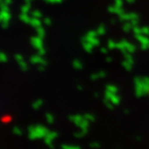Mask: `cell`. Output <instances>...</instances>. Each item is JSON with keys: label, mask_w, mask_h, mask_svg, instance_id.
<instances>
[{"label": "cell", "mask_w": 149, "mask_h": 149, "mask_svg": "<svg viewBox=\"0 0 149 149\" xmlns=\"http://www.w3.org/2000/svg\"><path fill=\"white\" fill-rule=\"evenodd\" d=\"M134 94L138 98L149 95V77L148 76H136L133 79Z\"/></svg>", "instance_id": "obj_1"}, {"label": "cell", "mask_w": 149, "mask_h": 149, "mask_svg": "<svg viewBox=\"0 0 149 149\" xmlns=\"http://www.w3.org/2000/svg\"><path fill=\"white\" fill-rule=\"evenodd\" d=\"M50 130L42 124L31 125L28 127V138L31 140L42 139L46 137Z\"/></svg>", "instance_id": "obj_2"}, {"label": "cell", "mask_w": 149, "mask_h": 149, "mask_svg": "<svg viewBox=\"0 0 149 149\" xmlns=\"http://www.w3.org/2000/svg\"><path fill=\"white\" fill-rule=\"evenodd\" d=\"M117 49L119 50L123 54L126 53V52L133 54L137 51V47L127 40L123 39L120 42H117Z\"/></svg>", "instance_id": "obj_3"}, {"label": "cell", "mask_w": 149, "mask_h": 149, "mask_svg": "<svg viewBox=\"0 0 149 149\" xmlns=\"http://www.w3.org/2000/svg\"><path fill=\"white\" fill-rule=\"evenodd\" d=\"M136 40L140 43V49L143 51L149 50V37L143 34H135Z\"/></svg>", "instance_id": "obj_4"}, {"label": "cell", "mask_w": 149, "mask_h": 149, "mask_svg": "<svg viewBox=\"0 0 149 149\" xmlns=\"http://www.w3.org/2000/svg\"><path fill=\"white\" fill-rule=\"evenodd\" d=\"M57 137H58V133L55 131H49L47 134L46 135V137L44 138V143L50 148H55L54 140L57 139Z\"/></svg>", "instance_id": "obj_5"}, {"label": "cell", "mask_w": 149, "mask_h": 149, "mask_svg": "<svg viewBox=\"0 0 149 149\" xmlns=\"http://www.w3.org/2000/svg\"><path fill=\"white\" fill-rule=\"evenodd\" d=\"M104 98L109 100L115 106L119 105L121 103V100H122L121 96L118 95V93H113V92L108 91H105V92H104Z\"/></svg>", "instance_id": "obj_6"}, {"label": "cell", "mask_w": 149, "mask_h": 149, "mask_svg": "<svg viewBox=\"0 0 149 149\" xmlns=\"http://www.w3.org/2000/svg\"><path fill=\"white\" fill-rule=\"evenodd\" d=\"M133 19H139V15L137 13H123L118 16V20L120 22H128Z\"/></svg>", "instance_id": "obj_7"}, {"label": "cell", "mask_w": 149, "mask_h": 149, "mask_svg": "<svg viewBox=\"0 0 149 149\" xmlns=\"http://www.w3.org/2000/svg\"><path fill=\"white\" fill-rule=\"evenodd\" d=\"M30 62L33 65H42L47 66L48 65L47 61L42 56H40L39 54L34 55L30 58Z\"/></svg>", "instance_id": "obj_8"}, {"label": "cell", "mask_w": 149, "mask_h": 149, "mask_svg": "<svg viewBox=\"0 0 149 149\" xmlns=\"http://www.w3.org/2000/svg\"><path fill=\"white\" fill-rule=\"evenodd\" d=\"M31 44H32V46L35 48V49L39 50L40 48H42L44 47V44H43V38L38 37V36L32 37V38H31Z\"/></svg>", "instance_id": "obj_9"}, {"label": "cell", "mask_w": 149, "mask_h": 149, "mask_svg": "<svg viewBox=\"0 0 149 149\" xmlns=\"http://www.w3.org/2000/svg\"><path fill=\"white\" fill-rule=\"evenodd\" d=\"M81 44H82V47L84 48V50H85L86 52H88V53H91L92 52H93V50H94V46L91 44L87 39H85V37H83L81 38Z\"/></svg>", "instance_id": "obj_10"}, {"label": "cell", "mask_w": 149, "mask_h": 149, "mask_svg": "<svg viewBox=\"0 0 149 149\" xmlns=\"http://www.w3.org/2000/svg\"><path fill=\"white\" fill-rule=\"evenodd\" d=\"M107 76V72L105 70H100L98 72L95 73H93L91 75V80L93 81H95V80H99V79H103V78H105Z\"/></svg>", "instance_id": "obj_11"}, {"label": "cell", "mask_w": 149, "mask_h": 149, "mask_svg": "<svg viewBox=\"0 0 149 149\" xmlns=\"http://www.w3.org/2000/svg\"><path fill=\"white\" fill-rule=\"evenodd\" d=\"M108 12L110 13H113V14H117L118 16H119L120 14H122V13H124V10H123V8L113 5L109 6V7L108 8Z\"/></svg>", "instance_id": "obj_12"}, {"label": "cell", "mask_w": 149, "mask_h": 149, "mask_svg": "<svg viewBox=\"0 0 149 149\" xmlns=\"http://www.w3.org/2000/svg\"><path fill=\"white\" fill-rule=\"evenodd\" d=\"M84 37H85V39H87V40H88L95 47H99L100 44V39L98 38V37H89V36L85 35Z\"/></svg>", "instance_id": "obj_13"}, {"label": "cell", "mask_w": 149, "mask_h": 149, "mask_svg": "<svg viewBox=\"0 0 149 149\" xmlns=\"http://www.w3.org/2000/svg\"><path fill=\"white\" fill-rule=\"evenodd\" d=\"M72 66L76 70H81L84 68V64L79 59H74L73 62H72Z\"/></svg>", "instance_id": "obj_14"}, {"label": "cell", "mask_w": 149, "mask_h": 149, "mask_svg": "<svg viewBox=\"0 0 149 149\" xmlns=\"http://www.w3.org/2000/svg\"><path fill=\"white\" fill-rule=\"evenodd\" d=\"M30 25L36 29L37 27H41L42 25V22L41 21V18H37V17H32V19H31V22H30Z\"/></svg>", "instance_id": "obj_15"}, {"label": "cell", "mask_w": 149, "mask_h": 149, "mask_svg": "<svg viewBox=\"0 0 149 149\" xmlns=\"http://www.w3.org/2000/svg\"><path fill=\"white\" fill-rule=\"evenodd\" d=\"M133 63L132 62H130V61H128L127 60H123L122 61V65L123 67L124 68V69L126 70L127 71H131L132 70H133Z\"/></svg>", "instance_id": "obj_16"}, {"label": "cell", "mask_w": 149, "mask_h": 149, "mask_svg": "<svg viewBox=\"0 0 149 149\" xmlns=\"http://www.w3.org/2000/svg\"><path fill=\"white\" fill-rule=\"evenodd\" d=\"M96 32L98 33V36H104V35H105L107 32V28L105 27V25L103 24V23L100 24L99 27H97Z\"/></svg>", "instance_id": "obj_17"}, {"label": "cell", "mask_w": 149, "mask_h": 149, "mask_svg": "<svg viewBox=\"0 0 149 149\" xmlns=\"http://www.w3.org/2000/svg\"><path fill=\"white\" fill-rule=\"evenodd\" d=\"M43 104H44L43 100H42V99H38V100H35V101L32 103V108H33V109L37 110V109H39L42 106Z\"/></svg>", "instance_id": "obj_18"}, {"label": "cell", "mask_w": 149, "mask_h": 149, "mask_svg": "<svg viewBox=\"0 0 149 149\" xmlns=\"http://www.w3.org/2000/svg\"><path fill=\"white\" fill-rule=\"evenodd\" d=\"M123 31L124 32H126V33H128L130 31H132L133 30V25L131 24V22L130 21L128 22H125V23L123 25Z\"/></svg>", "instance_id": "obj_19"}, {"label": "cell", "mask_w": 149, "mask_h": 149, "mask_svg": "<svg viewBox=\"0 0 149 149\" xmlns=\"http://www.w3.org/2000/svg\"><path fill=\"white\" fill-rule=\"evenodd\" d=\"M31 19H32V17L28 15V13H22L21 15H20V20L22 22H23L24 23L30 24Z\"/></svg>", "instance_id": "obj_20"}, {"label": "cell", "mask_w": 149, "mask_h": 149, "mask_svg": "<svg viewBox=\"0 0 149 149\" xmlns=\"http://www.w3.org/2000/svg\"><path fill=\"white\" fill-rule=\"evenodd\" d=\"M45 117H46L47 122V123H49V124H53L54 122H55V120H56L55 116H54L52 113H47L46 115H45Z\"/></svg>", "instance_id": "obj_21"}, {"label": "cell", "mask_w": 149, "mask_h": 149, "mask_svg": "<svg viewBox=\"0 0 149 149\" xmlns=\"http://www.w3.org/2000/svg\"><path fill=\"white\" fill-rule=\"evenodd\" d=\"M105 91H110V92H113V93H118V88L116 85H112V84H108L105 86Z\"/></svg>", "instance_id": "obj_22"}, {"label": "cell", "mask_w": 149, "mask_h": 149, "mask_svg": "<svg viewBox=\"0 0 149 149\" xmlns=\"http://www.w3.org/2000/svg\"><path fill=\"white\" fill-rule=\"evenodd\" d=\"M62 149H80V146L79 145H74V144L65 143L61 146Z\"/></svg>", "instance_id": "obj_23"}, {"label": "cell", "mask_w": 149, "mask_h": 149, "mask_svg": "<svg viewBox=\"0 0 149 149\" xmlns=\"http://www.w3.org/2000/svg\"><path fill=\"white\" fill-rule=\"evenodd\" d=\"M31 3H25V4L21 8L22 13H28L31 10Z\"/></svg>", "instance_id": "obj_24"}, {"label": "cell", "mask_w": 149, "mask_h": 149, "mask_svg": "<svg viewBox=\"0 0 149 149\" xmlns=\"http://www.w3.org/2000/svg\"><path fill=\"white\" fill-rule=\"evenodd\" d=\"M36 31H37V34L38 37H42V38L45 37V36H46V31H45V29H44V27L42 26L36 28Z\"/></svg>", "instance_id": "obj_25"}, {"label": "cell", "mask_w": 149, "mask_h": 149, "mask_svg": "<svg viewBox=\"0 0 149 149\" xmlns=\"http://www.w3.org/2000/svg\"><path fill=\"white\" fill-rule=\"evenodd\" d=\"M104 105L108 109H109V110H113V108H114V104L112 103L109 100H108L106 98H104Z\"/></svg>", "instance_id": "obj_26"}, {"label": "cell", "mask_w": 149, "mask_h": 149, "mask_svg": "<svg viewBox=\"0 0 149 149\" xmlns=\"http://www.w3.org/2000/svg\"><path fill=\"white\" fill-rule=\"evenodd\" d=\"M107 47L109 50H114V49H117V42H114L113 40L112 39H109L108 41V43H107Z\"/></svg>", "instance_id": "obj_27"}, {"label": "cell", "mask_w": 149, "mask_h": 149, "mask_svg": "<svg viewBox=\"0 0 149 149\" xmlns=\"http://www.w3.org/2000/svg\"><path fill=\"white\" fill-rule=\"evenodd\" d=\"M88 133H89V132H86V131H84V130L80 129V131H78V132H76V133H74V138H76V139H82V138H84L85 136H86V134Z\"/></svg>", "instance_id": "obj_28"}, {"label": "cell", "mask_w": 149, "mask_h": 149, "mask_svg": "<svg viewBox=\"0 0 149 149\" xmlns=\"http://www.w3.org/2000/svg\"><path fill=\"white\" fill-rule=\"evenodd\" d=\"M123 56H124V59L125 60H127L128 61H130V62H132V63H135V61H134V58H133V54L132 53H129V52H126V53H123Z\"/></svg>", "instance_id": "obj_29"}, {"label": "cell", "mask_w": 149, "mask_h": 149, "mask_svg": "<svg viewBox=\"0 0 149 149\" xmlns=\"http://www.w3.org/2000/svg\"><path fill=\"white\" fill-rule=\"evenodd\" d=\"M84 116H85V118L87 119V120H89L91 123H93L95 121L96 118L95 116L93 114V113H85L84 114Z\"/></svg>", "instance_id": "obj_30"}, {"label": "cell", "mask_w": 149, "mask_h": 149, "mask_svg": "<svg viewBox=\"0 0 149 149\" xmlns=\"http://www.w3.org/2000/svg\"><path fill=\"white\" fill-rule=\"evenodd\" d=\"M32 17H37V18H42V13L39 10H33L32 12Z\"/></svg>", "instance_id": "obj_31"}, {"label": "cell", "mask_w": 149, "mask_h": 149, "mask_svg": "<svg viewBox=\"0 0 149 149\" xmlns=\"http://www.w3.org/2000/svg\"><path fill=\"white\" fill-rule=\"evenodd\" d=\"M18 65H19V66H20V68H21L22 70H23V71H27V69H28V65H27V63L24 61V60L20 61V62H18Z\"/></svg>", "instance_id": "obj_32"}, {"label": "cell", "mask_w": 149, "mask_h": 149, "mask_svg": "<svg viewBox=\"0 0 149 149\" xmlns=\"http://www.w3.org/2000/svg\"><path fill=\"white\" fill-rule=\"evenodd\" d=\"M135 34H142V27H139V25L138 26H135V27H133V30H132Z\"/></svg>", "instance_id": "obj_33"}, {"label": "cell", "mask_w": 149, "mask_h": 149, "mask_svg": "<svg viewBox=\"0 0 149 149\" xmlns=\"http://www.w3.org/2000/svg\"><path fill=\"white\" fill-rule=\"evenodd\" d=\"M90 147L91 148H101V144L99 142H91L90 143Z\"/></svg>", "instance_id": "obj_34"}, {"label": "cell", "mask_w": 149, "mask_h": 149, "mask_svg": "<svg viewBox=\"0 0 149 149\" xmlns=\"http://www.w3.org/2000/svg\"><path fill=\"white\" fill-rule=\"evenodd\" d=\"M142 34L149 37V26H143V27H142Z\"/></svg>", "instance_id": "obj_35"}, {"label": "cell", "mask_w": 149, "mask_h": 149, "mask_svg": "<svg viewBox=\"0 0 149 149\" xmlns=\"http://www.w3.org/2000/svg\"><path fill=\"white\" fill-rule=\"evenodd\" d=\"M13 131L17 136H21L22 134V130L20 128H17V127H14L13 129Z\"/></svg>", "instance_id": "obj_36"}, {"label": "cell", "mask_w": 149, "mask_h": 149, "mask_svg": "<svg viewBox=\"0 0 149 149\" xmlns=\"http://www.w3.org/2000/svg\"><path fill=\"white\" fill-rule=\"evenodd\" d=\"M43 23L45 24V25H47V26H51L52 25V19L50 18V17H44V19H43Z\"/></svg>", "instance_id": "obj_37"}, {"label": "cell", "mask_w": 149, "mask_h": 149, "mask_svg": "<svg viewBox=\"0 0 149 149\" xmlns=\"http://www.w3.org/2000/svg\"><path fill=\"white\" fill-rule=\"evenodd\" d=\"M46 3H52V4H55V3H62L64 0H44Z\"/></svg>", "instance_id": "obj_38"}, {"label": "cell", "mask_w": 149, "mask_h": 149, "mask_svg": "<svg viewBox=\"0 0 149 149\" xmlns=\"http://www.w3.org/2000/svg\"><path fill=\"white\" fill-rule=\"evenodd\" d=\"M47 53V51H46V49L44 48V47L42 48H40L39 50H37V54H39L40 56H44Z\"/></svg>", "instance_id": "obj_39"}, {"label": "cell", "mask_w": 149, "mask_h": 149, "mask_svg": "<svg viewBox=\"0 0 149 149\" xmlns=\"http://www.w3.org/2000/svg\"><path fill=\"white\" fill-rule=\"evenodd\" d=\"M114 5L117 7L123 8V0H114Z\"/></svg>", "instance_id": "obj_40"}, {"label": "cell", "mask_w": 149, "mask_h": 149, "mask_svg": "<svg viewBox=\"0 0 149 149\" xmlns=\"http://www.w3.org/2000/svg\"><path fill=\"white\" fill-rule=\"evenodd\" d=\"M7 60H8V58H7V56L5 54L0 52V61L1 62H6Z\"/></svg>", "instance_id": "obj_41"}, {"label": "cell", "mask_w": 149, "mask_h": 149, "mask_svg": "<svg viewBox=\"0 0 149 149\" xmlns=\"http://www.w3.org/2000/svg\"><path fill=\"white\" fill-rule=\"evenodd\" d=\"M15 59H16V61L17 62H20V61L24 60V59H23V56H22V55H20V54H17V55H15Z\"/></svg>", "instance_id": "obj_42"}, {"label": "cell", "mask_w": 149, "mask_h": 149, "mask_svg": "<svg viewBox=\"0 0 149 149\" xmlns=\"http://www.w3.org/2000/svg\"><path fill=\"white\" fill-rule=\"evenodd\" d=\"M130 22L133 25V27H135V26H138L139 24V19H133V20H131Z\"/></svg>", "instance_id": "obj_43"}, {"label": "cell", "mask_w": 149, "mask_h": 149, "mask_svg": "<svg viewBox=\"0 0 149 149\" xmlns=\"http://www.w3.org/2000/svg\"><path fill=\"white\" fill-rule=\"evenodd\" d=\"M109 49L107 47H101L100 48V52H101L103 54H108L109 53Z\"/></svg>", "instance_id": "obj_44"}, {"label": "cell", "mask_w": 149, "mask_h": 149, "mask_svg": "<svg viewBox=\"0 0 149 149\" xmlns=\"http://www.w3.org/2000/svg\"><path fill=\"white\" fill-rule=\"evenodd\" d=\"M38 70L39 71H41V72H42V71H44L45 70V69H46V66L45 65H38Z\"/></svg>", "instance_id": "obj_45"}, {"label": "cell", "mask_w": 149, "mask_h": 149, "mask_svg": "<svg viewBox=\"0 0 149 149\" xmlns=\"http://www.w3.org/2000/svg\"><path fill=\"white\" fill-rule=\"evenodd\" d=\"M105 61H106L107 63H111L112 61H113V58H112V56H108L105 57Z\"/></svg>", "instance_id": "obj_46"}, {"label": "cell", "mask_w": 149, "mask_h": 149, "mask_svg": "<svg viewBox=\"0 0 149 149\" xmlns=\"http://www.w3.org/2000/svg\"><path fill=\"white\" fill-rule=\"evenodd\" d=\"M76 89H77L79 91H82L83 90H84V86L81 85H78L77 86H76Z\"/></svg>", "instance_id": "obj_47"}, {"label": "cell", "mask_w": 149, "mask_h": 149, "mask_svg": "<svg viewBox=\"0 0 149 149\" xmlns=\"http://www.w3.org/2000/svg\"><path fill=\"white\" fill-rule=\"evenodd\" d=\"M123 112L124 114H129V113H130V110H129L128 109H124L123 110Z\"/></svg>", "instance_id": "obj_48"}, {"label": "cell", "mask_w": 149, "mask_h": 149, "mask_svg": "<svg viewBox=\"0 0 149 149\" xmlns=\"http://www.w3.org/2000/svg\"><path fill=\"white\" fill-rule=\"evenodd\" d=\"M125 2H127L128 3H129V4H132V3H135L136 2V0H124Z\"/></svg>", "instance_id": "obj_49"}, {"label": "cell", "mask_w": 149, "mask_h": 149, "mask_svg": "<svg viewBox=\"0 0 149 149\" xmlns=\"http://www.w3.org/2000/svg\"><path fill=\"white\" fill-rule=\"evenodd\" d=\"M116 22H117V21H116V19H111L110 20V23H111L112 25H114V24H116Z\"/></svg>", "instance_id": "obj_50"}, {"label": "cell", "mask_w": 149, "mask_h": 149, "mask_svg": "<svg viewBox=\"0 0 149 149\" xmlns=\"http://www.w3.org/2000/svg\"><path fill=\"white\" fill-rule=\"evenodd\" d=\"M4 2H5V3L7 4V5H9V4H11L12 3V0H4Z\"/></svg>", "instance_id": "obj_51"}, {"label": "cell", "mask_w": 149, "mask_h": 149, "mask_svg": "<svg viewBox=\"0 0 149 149\" xmlns=\"http://www.w3.org/2000/svg\"><path fill=\"white\" fill-rule=\"evenodd\" d=\"M142 139H143V138H142V137H141V136H136V140H137V141H141V140H142Z\"/></svg>", "instance_id": "obj_52"}, {"label": "cell", "mask_w": 149, "mask_h": 149, "mask_svg": "<svg viewBox=\"0 0 149 149\" xmlns=\"http://www.w3.org/2000/svg\"><path fill=\"white\" fill-rule=\"evenodd\" d=\"M94 96H95V98H98V97L100 96V94H99L98 92H95V93H94Z\"/></svg>", "instance_id": "obj_53"}, {"label": "cell", "mask_w": 149, "mask_h": 149, "mask_svg": "<svg viewBox=\"0 0 149 149\" xmlns=\"http://www.w3.org/2000/svg\"><path fill=\"white\" fill-rule=\"evenodd\" d=\"M5 3L4 0H0V4H1V3Z\"/></svg>", "instance_id": "obj_54"}, {"label": "cell", "mask_w": 149, "mask_h": 149, "mask_svg": "<svg viewBox=\"0 0 149 149\" xmlns=\"http://www.w3.org/2000/svg\"><path fill=\"white\" fill-rule=\"evenodd\" d=\"M148 96H149V95H148Z\"/></svg>", "instance_id": "obj_55"}]
</instances>
